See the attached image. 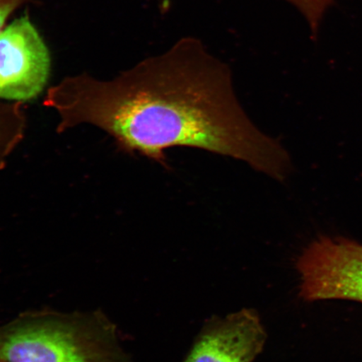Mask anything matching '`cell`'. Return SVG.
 I'll use <instances>...</instances> for the list:
<instances>
[{
    "label": "cell",
    "mask_w": 362,
    "mask_h": 362,
    "mask_svg": "<svg viewBox=\"0 0 362 362\" xmlns=\"http://www.w3.org/2000/svg\"><path fill=\"white\" fill-rule=\"evenodd\" d=\"M304 15L310 25L312 33L316 34L323 13L332 0H287Z\"/></svg>",
    "instance_id": "obj_6"
},
{
    "label": "cell",
    "mask_w": 362,
    "mask_h": 362,
    "mask_svg": "<svg viewBox=\"0 0 362 362\" xmlns=\"http://www.w3.org/2000/svg\"><path fill=\"white\" fill-rule=\"evenodd\" d=\"M47 45L28 16L0 33V98L29 101L42 92L49 74Z\"/></svg>",
    "instance_id": "obj_4"
},
{
    "label": "cell",
    "mask_w": 362,
    "mask_h": 362,
    "mask_svg": "<svg viewBox=\"0 0 362 362\" xmlns=\"http://www.w3.org/2000/svg\"><path fill=\"white\" fill-rule=\"evenodd\" d=\"M296 266L303 300L362 304V244L345 238L320 237L303 251Z\"/></svg>",
    "instance_id": "obj_3"
},
{
    "label": "cell",
    "mask_w": 362,
    "mask_h": 362,
    "mask_svg": "<svg viewBox=\"0 0 362 362\" xmlns=\"http://www.w3.org/2000/svg\"><path fill=\"white\" fill-rule=\"evenodd\" d=\"M27 0H0V33L11 13L25 3Z\"/></svg>",
    "instance_id": "obj_7"
},
{
    "label": "cell",
    "mask_w": 362,
    "mask_h": 362,
    "mask_svg": "<svg viewBox=\"0 0 362 362\" xmlns=\"http://www.w3.org/2000/svg\"><path fill=\"white\" fill-rule=\"evenodd\" d=\"M45 103L60 115L61 130L96 125L128 151L165 166L166 149L185 147L236 158L278 181L292 169L286 149L240 105L229 67L194 37L113 81H63Z\"/></svg>",
    "instance_id": "obj_1"
},
{
    "label": "cell",
    "mask_w": 362,
    "mask_h": 362,
    "mask_svg": "<svg viewBox=\"0 0 362 362\" xmlns=\"http://www.w3.org/2000/svg\"><path fill=\"white\" fill-rule=\"evenodd\" d=\"M0 362H131L100 311H28L0 327Z\"/></svg>",
    "instance_id": "obj_2"
},
{
    "label": "cell",
    "mask_w": 362,
    "mask_h": 362,
    "mask_svg": "<svg viewBox=\"0 0 362 362\" xmlns=\"http://www.w3.org/2000/svg\"><path fill=\"white\" fill-rule=\"evenodd\" d=\"M267 334L253 310L208 322L184 362H252L264 349Z\"/></svg>",
    "instance_id": "obj_5"
}]
</instances>
